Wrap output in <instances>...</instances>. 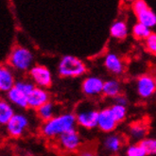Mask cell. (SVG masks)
I'll use <instances>...</instances> for the list:
<instances>
[{"mask_svg": "<svg viewBox=\"0 0 156 156\" xmlns=\"http://www.w3.org/2000/svg\"><path fill=\"white\" fill-rule=\"evenodd\" d=\"M133 10L135 13L138 23L148 27L156 26V14L144 0H136L133 3Z\"/></svg>", "mask_w": 156, "mask_h": 156, "instance_id": "cell-4", "label": "cell"}, {"mask_svg": "<svg viewBox=\"0 0 156 156\" xmlns=\"http://www.w3.org/2000/svg\"><path fill=\"white\" fill-rule=\"evenodd\" d=\"M76 122V115L72 114H63L54 116L50 120L44 122L42 127V133L48 137L61 136L71 130H74Z\"/></svg>", "mask_w": 156, "mask_h": 156, "instance_id": "cell-1", "label": "cell"}, {"mask_svg": "<svg viewBox=\"0 0 156 156\" xmlns=\"http://www.w3.org/2000/svg\"><path fill=\"white\" fill-rule=\"evenodd\" d=\"M59 142L62 147V149H65L66 151H73L80 147V138L77 131L74 129L59 136Z\"/></svg>", "mask_w": 156, "mask_h": 156, "instance_id": "cell-9", "label": "cell"}, {"mask_svg": "<svg viewBox=\"0 0 156 156\" xmlns=\"http://www.w3.org/2000/svg\"><path fill=\"white\" fill-rule=\"evenodd\" d=\"M53 114H54V105L52 102L48 101V103L44 104L42 107H40L37 110V115L38 116L44 120L45 122L50 120L51 118H53Z\"/></svg>", "mask_w": 156, "mask_h": 156, "instance_id": "cell-22", "label": "cell"}, {"mask_svg": "<svg viewBox=\"0 0 156 156\" xmlns=\"http://www.w3.org/2000/svg\"><path fill=\"white\" fill-rule=\"evenodd\" d=\"M154 80H155V83H156V76H155V78H154Z\"/></svg>", "mask_w": 156, "mask_h": 156, "instance_id": "cell-30", "label": "cell"}, {"mask_svg": "<svg viewBox=\"0 0 156 156\" xmlns=\"http://www.w3.org/2000/svg\"><path fill=\"white\" fill-rule=\"evenodd\" d=\"M58 72L60 76L63 78H76L84 74L86 72V66L79 58L67 55L60 61Z\"/></svg>", "mask_w": 156, "mask_h": 156, "instance_id": "cell-2", "label": "cell"}, {"mask_svg": "<svg viewBox=\"0 0 156 156\" xmlns=\"http://www.w3.org/2000/svg\"><path fill=\"white\" fill-rule=\"evenodd\" d=\"M33 56L31 52L27 48L20 47V45L14 47L8 57L9 65L20 71H26L29 69L31 66Z\"/></svg>", "mask_w": 156, "mask_h": 156, "instance_id": "cell-3", "label": "cell"}, {"mask_svg": "<svg viewBox=\"0 0 156 156\" xmlns=\"http://www.w3.org/2000/svg\"><path fill=\"white\" fill-rule=\"evenodd\" d=\"M110 109V112H111L113 117L115 118V120L116 122H120L123 121L125 117H126V107L122 105H118V104H114Z\"/></svg>", "mask_w": 156, "mask_h": 156, "instance_id": "cell-23", "label": "cell"}, {"mask_svg": "<svg viewBox=\"0 0 156 156\" xmlns=\"http://www.w3.org/2000/svg\"><path fill=\"white\" fill-rule=\"evenodd\" d=\"M120 90H121L120 83H119L117 80H110L104 82L102 93L107 97L116 98L117 96L120 95Z\"/></svg>", "mask_w": 156, "mask_h": 156, "instance_id": "cell-17", "label": "cell"}, {"mask_svg": "<svg viewBox=\"0 0 156 156\" xmlns=\"http://www.w3.org/2000/svg\"><path fill=\"white\" fill-rule=\"evenodd\" d=\"M110 33H111L112 37L115 39L122 40L125 39L128 34V27L125 22L123 21H116L115 22L111 29H110Z\"/></svg>", "mask_w": 156, "mask_h": 156, "instance_id": "cell-16", "label": "cell"}, {"mask_svg": "<svg viewBox=\"0 0 156 156\" xmlns=\"http://www.w3.org/2000/svg\"><path fill=\"white\" fill-rule=\"evenodd\" d=\"M30 75L35 83L41 87H49L52 83L51 73L44 66H33L30 71Z\"/></svg>", "mask_w": 156, "mask_h": 156, "instance_id": "cell-6", "label": "cell"}, {"mask_svg": "<svg viewBox=\"0 0 156 156\" xmlns=\"http://www.w3.org/2000/svg\"><path fill=\"white\" fill-rule=\"evenodd\" d=\"M15 85L14 78L12 71L8 67L2 66L0 69V90L3 92H9Z\"/></svg>", "mask_w": 156, "mask_h": 156, "instance_id": "cell-14", "label": "cell"}, {"mask_svg": "<svg viewBox=\"0 0 156 156\" xmlns=\"http://www.w3.org/2000/svg\"><path fill=\"white\" fill-rule=\"evenodd\" d=\"M116 124H117V122L113 117L111 112H110V109H103L99 112L98 127L101 131H103L105 133L112 132L115 129Z\"/></svg>", "mask_w": 156, "mask_h": 156, "instance_id": "cell-12", "label": "cell"}, {"mask_svg": "<svg viewBox=\"0 0 156 156\" xmlns=\"http://www.w3.org/2000/svg\"><path fill=\"white\" fill-rule=\"evenodd\" d=\"M151 34L150 27L141 23H136L133 27V35L137 40H147Z\"/></svg>", "mask_w": 156, "mask_h": 156, "instance_id": "cell-21", "label": "cell"}, {"mask_svg": "<svg viewBox=\"0 0 156 156\" xmlns=\"http://www.w3.org/2000/svg\"><path fill=\"white\" fill-rule=\"evenodd\" d=\"M29 125V120L23 115H14L7 124V131L12 137H20Z\"/></svg>", "mask_w": 156, "mask_h": 156, "instance_id": "cell-7", "label": "cell"}, {"mask_svg": "<svg viewBox=\"0 0 156 156\" xmlns=\"http://www.w3.org/2000/svg\"><path fill=\"white\" fill-rule=\"evenodd\" d=\"M115 98V104H118V105L125 106L127 104V102H128L127 98L124 96H122V95H119V96H117Z\"/></svg>", "mask_w": 156, "mask_h": 156, "instance_id": "cell-28", "label": "cell"}, {"mask_svg": "<svg viewBox=\"0 0 156 156\" xmlns=\"http://www.w3.org/2000/svg\"><path fill=\"white\" fill-rule=\"evenodd\" d=\"M137 91L142 98H150L156 91L154 78L149 75H142L137 80Z\"/></svg>", "mask_w": 156, "mask_h": 156, "instance_id": "cell-8", "label": "cell"}, {"mask_svg": "<svg viewBox=\"0 0 156 156\" xmlns=\"http://www.w3.org/2000/svg\"><path fill=\"white\" fill-rule=\"evenodd\" d=\"M146 48L150 53L156 56V33H151L145 42Z\"/></svg>", "mask_w": 156, "mask_h": 156, "instance_id": "cell-26", "label": "cell"}, {"mask_svg": "<svg viewBox=\"0 0 156 156\" xmlns=\"http://www.w3.org/2000/svg\"><path fill=\"white\" fill-rule=\"evenodd\" d=\"M123 142L124 141L121 135H119V134L109 135L105 140V147L107 148V150L111 151L113 152H115L121 148Z\"/></svg>", "mask_w": 156, "mask_h": 156, "instance_id": "cell-20", "label": "cell"}, {"mask_svg": "<svg viewBox=\"0 0 156 156\" xmlns=\"http://www.w3.org/2000/svg\"><path fill=\"white\" fill-rule=\"evenodd\" d=\"M48 94L42 88L35 87L27 96V104L30 108L39 109L44 104L48 102Z\"/></svg>", "mask_w": 156, "mask_h": 156, "instance_id": "cell-10", "label": "cell"}, {"mask_svg": "<svg viewBox=\"0 0 156 156\" xmlns=\"http://www.w3.org/2000/svg\"><path fill=\"white\" fill-rule=\"evenodd\" d=\"M14 86L19 90H21L22 92H24V93L27 96H29V94L35 88L34 85L30 81H18V82H16Z\"/></svg>", "mask_w": 156, "mask_h": 156, "instance_id": "cell-27", "label": "cell"}, {"mask_svg": "<svg viewBox=\"0 0 156 156\" xmlns=\"http://www.w3.org/2000/svg\"><path fill=\"white\" fill-rule=\"evenodd\" d=\"M105 67L113 74L119 75L124 70V66L121 59L114 53L108 54L104 61Z\"/></svg>", "mask_w": 156, "mask_h": 156, "instance_id": "cell-13", "label": "cell"}, {"mask_svg": "<svg viewBox=\"0 0 156 156\" xmlns=\"http://www.w3.org/2000/svg\"><path fill=\"white\" fill-rule=\"evenodd\" d=\"M148 124L144 123L143 121L133 122L130 127L131 134L136 139H141L148 133Z\"/></svg>", "mask_w": 156, "mask_h": 156, "instance_id": "cell-19", "label": "cell"}, {"mask_svg": "<svg viewBox=\"0 0 156 156\" xmlns=\"http://www.w3.org/2000/svg\"><path fill=\"white\" fill-rule=\"evenodd\" d=\"M98 115L99 112L94 108H84L77 114L76 120L79 125L85 129H93L98 126Z\"/></svg>", "mask_w": 156, "mask_h": 156, "instance_id": "cell-5", "label": "cell"}, {"mask_svg": "<svg viewBox=\"0 0 156 156\" xmlns=\"http://www.w3.org/2000/svg\"><path fill=\"white\" fill-rule=\"evenodd\" d=\"M13 115L14 113L11 105L4 100H1V102H0V123L7 125L9 121L13 117Z\"/></svg>", "mask_w": 156, "mask_h": 156, "instance_id": "cell-18", "label": "cell"}, {"mask_svg": "<svg viewBox=\"0 0 156 156\" xmlns=\"http://www.w3.org/2000/svg\"><path fill=\"white\" fill-rule=\"evenodd\" d=\"M104 82L98 77H89L82 82V91L87 96H95L103 92Z\"/></svg>", "mask_w": 156, "mask_h": 156, "instance_id": "cell-11", "label": "cell"}, {"mask_svg": "<svg viewBox=\"0 0 156 156\" xmlns=\"http://www.w3.org/2000/svg\"><path fill=\"white\" fill-rule=\"evenodd\" d=\"M79 156H95V153L90 151V150H83V151H81L79 154Z\"/></svg>", "mask_w": 156, "mask_h": 156, "instance_id": "cell-29", "label": "cell"}, {"mask_svg": "<svg viewBox=\"0 0 156 156\" xmlns=\"http://www.w3.org/2000/svg\"><path fill=\"white\" fill-rule=\"evenodd\" d=\"M142 148L145 150L147 155H154L156 154V139L147 138L139 142Z\"/></svg>", "mask_w": 156, "mask_h": 156, "instance_id": "cell-24", "label": "cell"}, {"mask_svg": "<svg viewBox=\"0 0 156 156\" xmlns=\"http://www.w3.org/2000/svg\"><path fill=\"white\" fill-rule=\"evenodd\" d=\"M126 155L127 156H146L147 153L145 150L141 147V145L138 143V144L130 146L129 148L127 149Z\"/></svg>", "mask_w": 156, "mask_h": 156, "instance_id": "cell-25", "label": "cell"}, {"mask_svg": "<svg viewBox=\"0 0 156 156\" xmlns=\"http://www.w3.org/2000/svg\"><path fill=\"white\" fill-rule=\"evenodd\" d=\"M8 98L12 103L21 108L29 107V104H27V95H26L24 92L16 88L15 86L8 92Z\"/></svg>", "mask_w": 156, "mask_h": 156, "instance_id": "cell-15", "label": "cell"}]
</instances>
